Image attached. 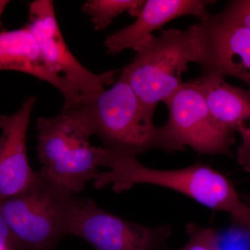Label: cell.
<instances>
[{"mask_svg": "<svg viewBox=\"0 0 250 250\" xmlns=\"http://www.w3.org/2000/svg\"><path fill=\"white\" fill-rule=\"evenodd\" d=\"M155 111L143 103L120 75L109 89L80 95L62 111L77 120L90 136H98L103 147L116 155L136 158L152 149L168 153L185 150L164 125H154Z\"/></svg>", "mask_w": 250, "mask_h": 250, "instance_id": "obj_1", "label": "cell"}, {"mask_svg": "<svg viewBox=\"0 0 250 250\" xmlns=\"http://www.w3.org/2000/svg\"><path fill=\"white\" fill-rule=\"evenodd\" d=\"M100 166L110 171L98 172L94 187L113 184L116 193L136 184H151L171 189L212 210L229 213L242 231L250 228V208L242 200L232 182L210 166L196 164L177 170L148 168L136 158L116 155L104 149Z\"/></svg>", "mask_w": 250, "mask_h": 250, "instance_id": "obj_2", "label": "cell"}, {"mask_svg": "<svg viewBox=\"0 0 250 250\" xmlns=\"http://www.w3.org/2000/svg\"><path fill=\"white\" fill-rule=\"evenodd\" d=\"M80 197L41 170L27 188L0 200L15 250H54L70 235Z\"/></svg>", "mask_w": 250, "mask_h": 250, "instance_id": "obj_3", "label": "cell"}, {"mask_svg": "<svg viewBox=\"0 0 250 250\" xmlns=\"http://www.w3.org/2000/svg\"><path fill=\"white\" fill-rule=\"evenodd\" d=\"M134 50L136 56L121 75L143 103L156 108L183 85L182 74L188 64L200 60L198 24L187 29H161L159 36H149Z\"/></svg>", "mask_w": 250, "mask_h": 250, "instance_id": "obj_4", "label": "cell"}, {"mask_svg": "<svg viewBox=\"0 0 250 250\" xmlns=\"http://www.w3.org/2000/svg\"><path fill=\"white\" fill-rule=\"evenodd\" d=\"M36 129L41 170L72 194L82 191L98 173L104 148L92 146L80 123L62 111L38 118Z\"/></svg>", "mask_w": 250, "mask_h": 250, "instance_id": "obj_5", "label": "cell"}, {"mask_svg": "<svg viewBox=\"0 0 250 250\" xmlns=\"http://www.w3.org/2000/svg\"><path fill=\"white\" fill-rule=\"evenodd\" d=\"M164 103L168 109L164 126L174 141L199 154L232 157L235 132L215 119L194 80L184 82Z\"/></svg>", "mask_w": 250, "mask_h": 250, "instance_id": "obj_6", "label": "cell"}, {"mask_svg": "<svg viewBox=\"0 0 250 250\" xmlns=\"http://www.w3.org/2000/svg\"><path fill=\"white\" fill-rule=\"evenodd\" d=\"M170 225L147 227L130 222L99 207L90 198H80L71 233L95 250H169Z\"/></svg>", "mask_w": 250, "mask_h": 250, "instance_id": "obj_7", "label": "cell"}, {"mask_svg": "<svg viewBox=\"0 0 250 250\" xmlns=\"http://www.w3.org/2000/svg\"><path fill=\"white\" fill-rule=\"evenodd\" d=\"M26 27L35 37L49 66L70 82L80 95L100 93L116 80L118 70L94 74L74 57L59 29L53 1L36 0L31 2L29 22Z\"/></svg>", "mask_w": 250, "mask_h": 250, "instance_id": "obj_8", "label": "cell"}, {"mask_svg": "<svg viewBox=\"0 0 250 250\" xmlns=\"http://www.w3.org/2000/svg\"><path fill=\"white\" fill-rule=\"evenodd\" d=\"M197 24L201 41L197 64L203 75L234 77L250 91V29L207 12Z\"/></svg>", "mask_w": 250, "mask_h": 250, "instance_id": "obj_9", "label": "cell"}, {"mask_svg": "<svg viewBox=\"0 0 250 250\" xmlns=\"http://www.w3.org/2000/svg\"><path fill=\"white\" fill-rule=\"evenodd\" d=\"M37 98L31 96L11 116H0V200L27 188L35 176L27 157V133Z\"/></svg>", "mask_w": 250, "mask_h": 250, "instance_id": "obj_10", "label": "cell"}, {"mask_svg": "<svg viewBox=\"0 0 250 250\" xmlns=\"http://www.w3.org/2000/svg\"><path fill=\"white\" fill-rule=\"evenodd\" d=\"M215 119L242 139L238 162L250 173V91L230 84L225 77L203 75L194 80Z\"/></svg>", "mask_w": 250, "mask_h": 250, "instance_id": "obj_11", "label": "cell"}, {"mask_svg": "<svg viewBox=\"0 0 250 250\" xmlns=\"http://www.w3.org/2000/svg\"><path fill=\"white\" fill-rule=\"evenodd\" d=\"M211 1L202 0H147L134 23L108 36L104 41L107 54H118L134 49L153 32L184 16L200 19L207 13Z\"/></svg>", "mask_w": 250, "mask_h": 250, "instance_id": "obj_12", "label": "cell"}, {"mask_svg": "<svg viewBox=\"0 0 250 250\" xmlns=\"http://www.w3.org/2000/svg\"><path fill=\"white\" fill-rule=\"evenodd\" d=\"M0 70H14L45 81L57 88L65 98V105L73 103L80 93L46 62L32 33L26 26L0 32Z\"/></svg>", "mask_w": 250, "mask_h": 250, "instance_id": "obj_13", "label": "cell"}, {"mask_svg": "<svg viewBox=\"0 0 250 250\" xmlns=\"http://www.w3.org/2000/svg\"><path fill=\"white\" fill-rule=\"evenodd\" d=\"M145 2L143 0H88L82 6V11L89 15L95 30L103 31L126 11L137 18Z\"/></svg>", "mask_w": 250, "mask_h": 250, "instance_id": "obj_14", "label": "cell"}, {"mask_svg": "<svg viewBox=\"0 0 250 250\" xmlns=\"http://www.w3.org/2000/svg\"><path fill=\"white\" fill-rule=\"evenodd\" d=\"M186 228L188 241L182 248L175 250H222L218 233L213 229L193 223L188 224Z\"/></svg>", "mask_w": 250, "mask_h": 250, "instance_id": "obj_15", "label": "cell"}, {"mask_svg": "<svg viewBox=\"0 0 250 250\" xmlns=\"http://www.w3.org/2000/svg\"><path fill=\"white\" fill-rule=\"evenodd\" d=\"M218 14L229 22L250 29V0L229 1Z\"/></svg>", "mask_w": 250, "mask_h": 250, "instance_id": "obj_16", "label": "cell"}, {"mask_svg": "<svg viewBox=\"0 0 250 250\" xmlns=\"http://www.w3.org/2000/svg\"><path fill=\"white\" fill-rule=\"evenodd\" d=\"M0 250H15L9 229L0 213Z\"/></svg>", "mask_w": 250, "mask_h": 250, "instance_id": "obj_17", "label": "cell"}, {"mask_svg": "<svg viewBox=\"0 0 250 250\" xmlns=\"http://www.w3.org/2000/svg\"><path fill=\"white\" fill-rule=\"evenodd\" d=\"M240 196L244 203L250 208V192L246 194H242Z\"/></svg>", "mask_w": 250, "mask_h": 250, "instance_id": "obj_18", "label": "cell"}, {"mask_svg": "<svg viewBox=\"0 0 250 250\" xmlns=\"http://www.w3.org/2000/svg\"><path fill=\"white\" fill-rule=\"evenodd\" d=\"M9 1H0V17H1L2 13L4 12L6 5L9 4Z\"/></svg>", "mask_w": 250, "mask_h": 250, "instance_id": "obj_19", "label": "cell"}, {"mask_svg": "<svg viewBox=\"0 0 250 250\" xmlns=\"http://www.w3.org/2000/svg\"><path fill=\"white\" fill-rule=\"evenodd\" d=\"M246 234L247 235V236H248V237H249V238H250V230H248V231H247L246 233Z\"/></svg>", "mask_w": 250, "mask_h": 250, "instance_id": "obj_20", "label": "cell"}]
</instances>
